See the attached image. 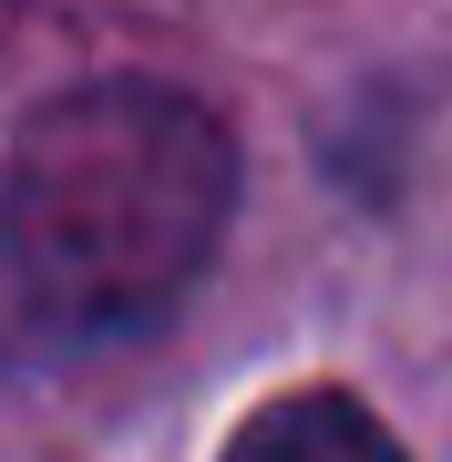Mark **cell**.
<instances>
[{
  "instance_id": "6da1fadb",
  "label": "cell",
  "mask_w": 452,
  "mask_h": 462,
  "mask_svg": "<svg viewBox=\"0 0 452 462\" xmlns=\"http://www.w3.org/2000/svg\"><path fill=\"white\" fill-rule=\"evenodd\" d=\"M236 206V144L196 93L83 83L0 165V360H93L144 339L206 278Z\"/></svg>"
},
{
  "instance_id": "7a4b0ae2",
  "label": "cell",
  "mask_w": 452,
  "mask_h": 462,
  "mask_svg": "<svg viewBox=\"0 0 452 462\" xmlns=\"http://www.w3.org/2000/svg\"><path fill=\"white\" fill-rule=\"evenodd\" d=\"M217 462H411L350 391H278L268 411L236 421V442Z\"/></svg>"
}]
</instances>
